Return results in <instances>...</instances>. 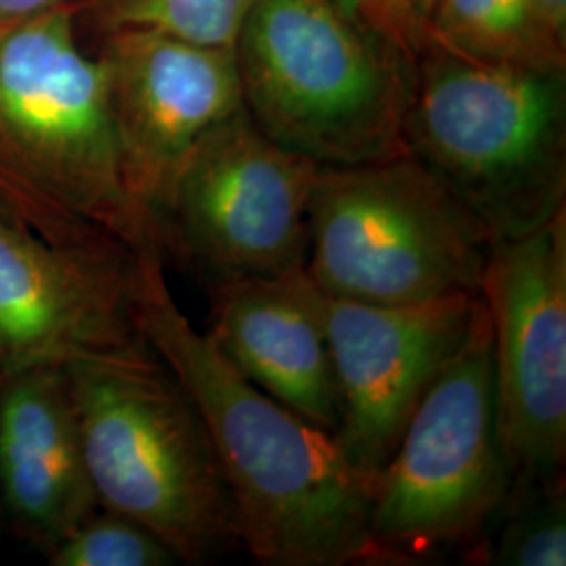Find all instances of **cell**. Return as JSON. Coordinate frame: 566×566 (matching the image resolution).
Returning a JSON list of instances; mask_svg holds the SVG:
<instances>
[{"label":"cell","mask_w":566,"mask_h":566,"mask_svg":"<svg viewBox=\"0 0 566 566\" xmlns=\"http://www.w3.org/2000/svg\"><path fill=\"white\" fill-rule=\"evenodd\" d=\"M510 491L491 324L479 294L464 340L413 409L374 481L371 565H422L458 547L465 554L502 514Z\"/></svg>","instance_id":"52a82bcc"},{"label":"cell","mask_w":566,"mask_h":566,"mask_svg":"<svg viewBox=\"0 0 566 566\" xmlns=\"http://www.w3.org/2000/svg\"><path fill=\"white\" fill-rule=\"evenodd\" d=\"M547 25L566 39V0H533Z\"/></svg>","instance_id":"44dd1931"},{"label":"cell","mask_w":566,"mask_h":566,"mask_svg":"<svg viewBox=\"0 0 566 566\" xmlns=\"http://www.w3.org/2000/svg\"><path fill=\"white\" fill-rule=\"evenodd\" d=\"M137 315L145 343L202 416L250 556L266 566L371 565L374 481L348 464L334 434L252 385L191 325L158 250L142 252Z\"/></svg>","instance_id":"6da1fadb"},{"label":"cell","mask_w":566,"mask_h":566,"mask_svg":"<svg viewBox=\"0 0 566 566\" xmlns=\"http://www.w3.org/2000/svg\"><path fill=\"white\" fill-rule=\"evenodd\" d=\"M67 0H0V30L41 15Z\"/></svg>","instance_id":"ffe728a7"},{"label":"cell","mask_w":566,"mask_h":566,"mask_svg":"<svg viewBox=\"0 0 566 566\" xmlns=\"http://www.w3.org/2000/svg\"><path fill=\"white\" fill-rule=\"evenodd\" d=\"M99 507L65 369L0 378V512L46 558Z\"/></svg>","instance_id":"5bb4252c"},{"label":"cell","mask_w":566,"mask_h":566,"mask_svg":"<svg viewBox=\"0 0 566 566\" xmlns=\"http://www.w3.org/2000/svg\"><path fill=\"white\" fill-rule=\"evenodd\" d=\"M65 378L99 506L149 528L185 565L242 546L202 416L149 346L70 365Z\"/></svg>","instance_id":"5b68a950"},{"label":"cell","mask_w":566,"mask_h":566,"mask_svg":"<svg viewBox=\"0 0 566 566\" xmlns=\"http://www.w3.org/2000/svg\"><path fill=\"white\" fill-rule=\"evenodd\" d=\"M0 531H2V512H0Z\"/></svg>","instance_id":"603a6c76"},{"label":"cell","mask_w":566,"mask_h":566,"mask_svg":"<svg viewBox=\"0 0 566 566\" xmlns=\"http://www.w3.org/2000/svg\"><path fill=\"white\" fill-rule=\"evenodd\" d=\"M403 142L495 240L526 235L566 210V70L465 60L426 41Z\"/></svg>","instance_id":"3957f363"},{"label":"cell","mask_w":566,"mask_h":566,"mask_svg":"<svg viewBox=\"0 0 566 566\" xmlns=\"http://www.w3.org/2000/svg\"><path fill=\"white\" fill-rule=\"evenodd\" d=\"M481 298L493 346L497 428L514 486L563 481L566 462V210L495 240Z\"/></svg>","instance_id":"9c48e42d"},{"label":"cell","mask_w":566,"mask_h":566,"mask_svg":"<svg viewBox=\"0 0 566 566\" xmlns=\"http://www.w3.org/2000/svg\"><path fill=\"white\" fill-rule=\"evenodd\" d=\"M306 271L325 294L420 304L481 294L495 238L413 156L322 166L306 217Z\"/></svg>","instance_id":"8992f818"},{"label":"cell","mask_w":566,"mask_h":566,"mask_svg":"<svg viewBox=\"0 0 566 566\" xmlns=\"http://www.w3.org/2000/svg\"><path fill=\"white\" fill-rule=\"evenodd\" d=\"M212 343L269 397L336 434L338 388L324 292L306 266L208 282Z\"/></svg>","instance_id":"4fadbf2b"},{"label":"cell","mask_w":566,"mask_h":566,"mask_svg":"<svg viewBox=\"0 0 566 566\" xmlns=\"http://www.w3.org/2000/svg\"><path fill=\"white\" fill-rule=\"evenodd\" d=\"M142 252L114 238L49 242L0 210V378L149 346Z\"/></svg>","instance_id":"30bf717a"},{"label":"cell","mask_w":566,"mask_h":566,"mask_svg":"<svg viewBox=\"0 0 566 566\" xmlns=\"http://www.w3.org/2000/svg\"><path fill=\"white\" fill-rule=\"evenodd\" d=\"M51 566H170L172 549L133 518L97 507L46 556Z\"/></svg>","instance_id":"ac0fdd59"},{"label":"cell","mask_w":566,"mask_h":566,"mask_svg":"<svg viewBox=\"0 0 566 566\" xmlns=\"http://www.w3.org/2000/svg\"><path fill=\"white\" fill-rule=\"evenodd\" d=\"M348 13L395 42L411 60L426 44L424 25L405 0H336Z\"/></svg>","instance_id":"d6986e66"},{"label":"cell","mask_w":566,"mask_h":566,"mask_svg":"<svg viewBox=\"0 0 566 566\" xmlns=\"http://www.w3.org/2000/svg\"><path fill=\"white\" fill-rule=\"evenodd\" d=\"M424 32L426 41L465 60L566 70V39L533 0H430Z\"/></svg>","instance_id":"9a60e30c"},{"label":"cell","mask_w":566,"mask_h":566,"mask_svg":"<svg viewBox=\"0 0 566 566\" xmlns=\"http://www.w3.org/2000/svg\"><path fill=\"white\" fill-rule=\"evenodd\" d=\"M504 525L493 542H481L464 556L470 565L565 566V479L546 485L514 486Z\"/></svg>","instance_id":"e0dca14e"},{"label":"cell","mask_w":566,"mask_h":566,"mask_svg":"<svg viewBox=\"0 0 566 566\" xmlns=\"http://www.w3.org/2000/svg\"><path fill=\"white\" fill-rule=\"evenodd\" d=\"M407 4H409V9L420 18L422 21V25H424V15L426 11H428V4H430V0H405Z\"/></svg>","instance_id":"7402d4cb"},{"label":"cell","mask_w":566,"mask_h":566,"mask_svg":"<svg viewBox=\"0 0 566 566\" xmlns=\"http://www.w3.org/2000/svg\"><path fill=\"white\" fill-rule=\"evenodd\" d=\"M243 107L322 166L407 154L413 61L336 0H252L235 41Z\"/></svg>","instance_id":"277c9868"},{"label":"cell","mask_w":566,"mask_h":566,"mask_svg":"<svg viewBox=\"0 0 566 566\" xmlns=\"http://www.w3.org/2000/svg\"><path fill=\"white\" fill-rule=\"evenodd\" d=\"M324 292V290H322ZM479 296L369 304L324 292L338 388L336 441L357 472L376 481L413 409L464 340Z\"/></svg>","instance_id":"8fae6325"},{"label":"cell","mask_w":566,"mask_h":566,"mask_svg":"<svg viewBox=\"0 0 566 566\" xmlns=\"http://www.w3.org/2000/svg\"><path fill=\"white\" fill-rule=\"evenodd\" d=\"M102 60L124 179L160 233L187 156L210 128L243 107L235 51L156 32H116L105 36Z\"/></svg>","instance_id":"7c38bea8"},{"label":"cell","mask_w":566,"mask_h":566,"mask_svg":"<svg viewBox=\"0 0 566 566\" xmlns=\"http://www.w3.org/2000/svg\"><path fill=\"white\" fill-rule=\"evenodd\" d=\"M322 164L271 139L242 107L179 170L160 219L163 252L208 282L306 266V217Z\"/></svg>","instance_id":"ba28073f"},{"label":"cell","mask_w":566,"mask_h":566,"mask_svg":"<svg viewBox=\"0 0 566 566\" xmlns=\"http://www.w3.org/2000/svg\"><path fill=\"white\" fill-rule=\"evenodd\" d=\"M252 0H84L103 34L156 32L233 49Z\"/></svg>","instance_id":"2e32d148"},{"label":"cell","mask_w":566,"mask_h":566,"mask_svg":"<svg viewBox=\"0 0 566 566\" xmlns=\"http://www.w3.org/2000/svg\"><path fill=\"white\" fill-rule=\"evenodd\" d=\"M0 210L49 242L163 252L124 179L105 61L67 2L0 30Z\"/></svg>","instance_id":"7a4b0ae2"}]
</instances>
